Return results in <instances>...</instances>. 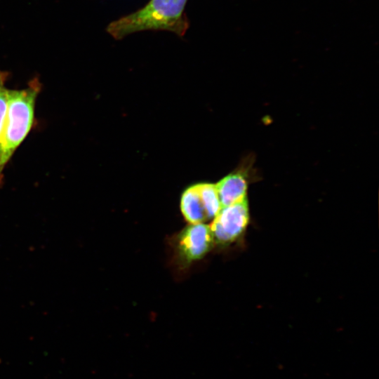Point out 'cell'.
<instances>
[{"mask_svg": "<svg viewBox=\"0 0 379 379\" xmlns=\"http://www.w3.org/2000/svg\"><path fill=\"white\" fill-rule=\"evenodd\" d=\"M187 0H149L143 7L111 22L106 32L116 40L142 31H168L183 36L190 27Z\"/></svg>", "mask_w": 379, "mask_h": 379, "instance_id": "obj_1", "label": "cell"}, {"mask_svg": "<svg viewBox=\"0 0 379 379\" xmlns=\"http://www.w3.org/2000/svg\"><path fill=\"white\" fill-rule=\"evenodd\" d=\"M222 207L215 185L200 183L184 191L180 208L190 224L204 223L213 220Z\"/></svg>", "mask_w": 379, "mask_h": 379, "instance_id": "obj_3", "label": "cell"}, {"mask_svg": "<svg viewBox=\"0 0 379 379\" xmlns=\"http://www.w3.org/2000/svg\"><path fill=\"white\" fill-rule=\"evenodd\" d=\"M41 88V84L38 79L34 78L25 88L8 90V107L0 159V185L2 184L5 166L28 135L34 125L35 105Z\"/></svg>", "mask_w": 379, "mask_h": 379, "instance_id": "obj_2", "label": "cell"}, {"mask_svg": "<svg viewBox=\"0 0 379 379\" xmlns=\"http://www.w3.org/2000/svg\"><path fill=\"white\" fill-rule=\"evenodd\" d=\"M8 75V72L0 71V159L2 153L3 134L8 107L9 89L6 86Z\"/></svg>", "mask_w": 379, "mask_h": 379, "instance_id": "obj_7", "label": "cell"}, {"mask_svg": "<svg viewBox=\"0 0 379 379\" xmlns=\"http://www.w3.org/2000/svg\"><path fill=\"white\" fill-rule=\"evenodd\" d=\"M210 227L204 223L190 224L175 239V252L184 265L202 258L213 244Z\"/></svg>", "mask_w": 379, "mask_h": 379, "instance_id": "obj_5", "label": "cell"}, {"mask_svg": "<svg viewBox=\"0 0 379 379\" xmlns=\"http://www.w3.org/2000/svg\"><path fill=\"white\" fill-rule=\"evenodd\" d=\"M249 221L247 198L222 206L209 226L213 242L222 246L234 242L244 234Z\"/></svg>", "mask_w": 379, "mask_h": 379, "instance_id": "obj_4", "label": "cell"}, {"mask_svg": "<svg viewBox=\"0 0 379 379\" xmlns=\"http://www.w3.org/2000/svg\"><path fill=\"white\" fill-rule=\"evenodd\" d=\"M251 168V167H250ZM248 168H241L220 180L215 187L222 206L240 201L246 197L251 176Z\"/></svg>", "mask_w": 379, "mask_h": 379, "instance_id": "obj_6", "label": "cell"}]
</instances>
